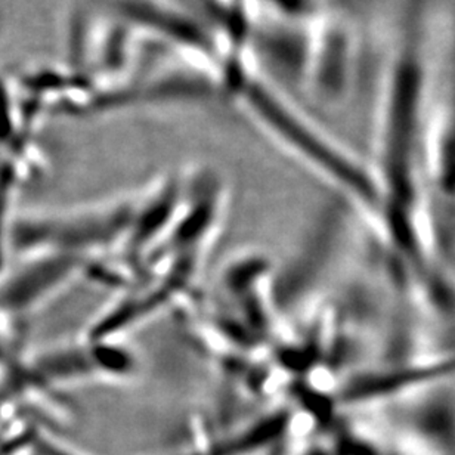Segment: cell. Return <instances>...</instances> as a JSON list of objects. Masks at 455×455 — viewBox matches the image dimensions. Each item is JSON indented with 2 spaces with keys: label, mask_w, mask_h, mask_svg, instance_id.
<instances>
[{
  "label": "cell",
  "mask_w": 455,
  "mask_h": 455,
  "mask_svg": "<svg viewBox=\"0 0 455 455\" xmlns=\"http://www.w3.org/2000/svg\"><path fill=\"white\" fill-rule=\"evenodd\" d=\"M68 267L70 265L64 260H46L26 267L6 285L2 294L4 307L18 312L35 307L55 290L53 287L62 281Z\"/></svg>",
  "instance_id": "6da1fadb"
},
{
  "label": "cell",
  "mask_w": 455,
  "mask_h": 455,
  "mask_svg": "<svg viewBox=\"0 0 455 455\" xmlns=\"http://www.w3.org/2000/svg\"><path fill=\"white\" fill-rule=\"evenodd\" d=\"M68 229H73V231H75V225H70V227H68ZM76 232H77V234H84V232H82V229H76Z\"/></svg>",
  "instance_id": "7a4b0ae2"
}]
</instances>
